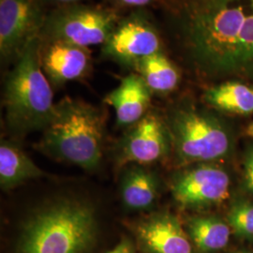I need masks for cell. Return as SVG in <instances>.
<instances>
[{"label":"cell","mask_w":253,"mask_h":253,"mask_svg":"<svg viewBox=\"0 0 253 253\" xmlns=\"http://www.w3.org/2000/svg\"><path fill=\"white\" fill-rule=\"evenodd\" d=\"M184 29L188 52L204 70L253 74V0H201Z\"/></svg>","instance_id":"6da1fadb"},{"label":"cell","mask_w":253,"mask_h":253,"mask_svg":"<svg viewBox=\"0 0 253 253\" xmlns=\"http://www.w3.org/2000/svg\"><path fill=\"white\" fill-rule=\"evenodd\" d=\"M142 77L152 94H167L175 89L180 74L163 51L141 59L132 69Z\"/></svg>","instance_id":"2e32d148"},{"label":"cell","mask_w":253,"mask_h":253,"mask_svg":"<svg viewBox=\"0 0 253 253\" xmlns=\"http://www.w3.org/2000/svg\"><path fill=\"white\" fill-rule=\"evenodd\" d=\"M121 16L118 9L83 3L48 11L40 39L89 48L103 45Z\"/></svg>","instance_id":"5b68a950"},{"label":"cell","mask_w":253,"mask_h":253,"mask_svg":"<svg viewBox=\"0 0 253 253\" xmlns=\"http://www.w3.org/2000/svg\"><path fill=\"white\" fill-rule=\"evenodd\" d=\"M159 194V183L153 172L144 167L126 171L121 184V196L125 207L131 210L151 208Z\"/></svg>","instance_id":"9a60e30c"},{"label":"cell","mask_w":253,"mask_h":253,"mask_svg":"<svg viewBox=\"0 0 253 253\" xmlns=\"http://www.w3.org/2000/svg\"><path fill=\"white\" fill-rule=\"evenodd\" d=\"M175 201L184 208H200L220 203L229 195L226 172L210 166H200L183 172L172 187Z\"/></svg>","instance_id":"8fae6325"},{"label":"cell","mask_w":253,"mask_h":253,"mask_svg":"<svg viewBox=\"0 0 253 253\" xmlns=\"http://www.w3.org/2000/svg\"><path fill=\"white\" fill-rule=\"evenodd\" d=\"M151 96L152 92L142 77L133 73L121 80L104 102L115 110L118 126H132L149 112Z\"/></svg>","instance_id":"4fadbf2b"},{"label":"cell","mask_w":253,"mask_h":253,"mask_svg":"<svg viewBox=\"0 0 253 253\" xmlns=\"http://www.w3.org/2000/svg\"><path fill=\"white\" fill-rule=\"evenodd\" d=\"M107 253H134V249L127 238H123L115 249Z\"/></svg>","instance_id":"44dd1931"},{"label":"cell","mask_w":253,"mask_h":253,"mask_svg":"<svg viewBox=\"0 0 253 253\" xmlns=\"http://www.w3.org/2000/svg\"><path fill=\"white\" fill-rule=\"evenodd\" d=\"M39 58L43 73L54 86L85 77L92 67L89 48L61 41L40 39Z\"/></svg>","instance_id":"30bf717a"},{"label":"cell","mask_w":253,"mask_h":253,"mask_svg":"<svg viewBox=\"0 0 253 253\" xmlns=\"http://www.w3.org/2000/svg\"><path fill=\"white\" fill-rule=\"evenodd\" d=\"M96 211L86 202L55 200L23 225L17 253H87L96 241Z\"/></svg>","instance_id":"7a4b0ae2"},{"label":"cell","mask_w":253,"mask_h":253,"mask_svg":"<svg viewBox=\"0 0 253 253\" xmlns=\"http://www.w3.org/2000/svg\"><path fill=\"white\" fill-rule=\"evenodd\" d=\"M246 178L250 188L253 190V153L251 154L246 163Z\"/></svg>","instance_id":"7402d4cb"},{"label":"cell","mask_w":253,"mask_h":253,"mask_svg":"<svg viewBox=\"0 0 253 253\" xmlns=\"http://www.w3.org/2000/svg\"><path fill=\"white\" fill-rule=\"evenodd\" d=\"M117 8L142 9L152 4L155 0H110Z\"/></svg>","instance_id":"ffe728a7"},{"label":"cell","mask_w":253,"mask_h":253,"mask_svg":"<svg viewBox=\"0 0 253 253\" xmlns=\"http://www.w3.org/2000/svg\"><path fill=\"white\" fill-rule=\"evenodd\" d=\"M228 221L237 235L253 237V206L239 204L231 209Z\"/></svg>","instance_id":"d6986e66"},{"label":"cell","mask_w":253,"mask_h":253,"mask_svg":"<svg viewBox=\"0 0 253 253\" xmlns=\"http://www.w3.org/2000/svg\"><path fill=\"white\" fill-rule=\"evenodd\" d=\"M169 140L166 126L156 113L149 111L127 130L118 155V165H147L164 158Z\"/></svg>","instance_id":"9c48e42d"},{"label":"cell","mask_w":253,"mask_h":253,"mask_svg":"<svg viewBox=\"0 0 253 253\" xmlns=\"http://www.w3.org/2000/svg\"><path fill=\"white\" fill-rule=\"evenodd\" d=\"M172 136L182 163L216 160L226 153V132L213 118L197 109L186 107L174 113Z\"/></svg>","instance_id":"8992f818"},{"label":"cell","mask_w":253,"mask_h":253,"mask_svg":"<svg viewBox=\"0 0 253 253\" xmlns=\"http://www.w3.org/2000/svg\"><path fill=\"white\" fill-rule=\"evenodd\" d=\"M247 133H248L249 135L253 137V124H251V125L249 126V127H248V129H247Z\"/></svg>","instance_id":"cb8c5ba5"},{"label":"cell","mask_w":253,"mask_h":253,"mask_svg":"<svg viewBox=\"0 0 253 253\" xmlns=\"http://www.w3.org/2000/svg\"><path fill=\"white\" fill-rule=\"evenodd\" d=\"M138 241L149 253H192L190 238L179 220L168 213H155L135 226Z\"/></svg>","instance_id":"7c38bea8"},{"label":"cell","mask_w":253,"mask_h":253,"mask_svg":"<svg viewBox=\"0 0 253 253\" xmlns=\"http://www.w3.org/2000/svg\"><path fill=\"white\" fill-rule=\"evenodd\" d=\"M45 0H0V57L14 64L39 39L48 11Z\"/></svg>","instance_id":"52a82bcc"},{"label":"cell","mask_w":253,"mask_h":253,"mask_svg":"<svg viewBox=\"0 0 253 253\" xmlns=\"http://www.w3.org/2000/svg\"><path fill=\"white\" fill-rule=\"evenodd\" d=\"M104 128L105 116L100 109L66 97L55 104L37 148L55 161L94 170L102 158Z\"/></svg>","instance_id":"3957f363"},{"label":"cell","mask_w":253,"mask_h":253,"mask_svg":"<svg viewBox=\"0 0 253 253\" xmlns=\"http://www.w3.org/2000/svg\"><path fill=\"white\" fill-rule=\"evenodd\" d=\"M84 0H45L47 5L51 4L55 6L54 8L57 7H62V6H68V5H73V4H78L82 3Z\"/></svg>","instance_id":"603a6c76"},{"label":"cell","mask_w":253,"mask_h":253,"mask_svg":"<svg viewBox=\"0 0 253 253\" xmlns=\"http://www.w3.org/2000/svg\"><path fill=\"white\" fill-rule=\"evenodd\" d=\"M190 237L200 251L212 253L226 247L230 238V228L215 217H191L188 222Z\"/></svg>","instance_id":"ac0fdd59"},{"label":"cell","mask_w":253,"mask_h":253,"mask_svg":"<svg viewBox=\"0 0 253 253\" xmlns=\"http://www.w3.org/2000/svg\"><path fill=\"white\" fill-rule=\"evenodd\" d=\"M161 51V35L142 9L121 17L101 48L103 57L131 69L141 59Z\"/></svg>","instance_id":"ba28073f"},{"label":"cell","mask_w":253,"mask_h":253,"mask_svg":"<svg viewBox=\"0 0 253 253\" xmlns=\"http://www.w3.org/2000/svg\"><path fill=\"white\" fill-rule=\"evenodd\" d=\"M32 160L18 145L2 140L0 145V185L3 190H12L26 181L43 176Z\"/></svg>","instance_id":"5bb4252c"},{"label":"cell","mask_w":253,"mask_h":253,"mask_svg":"<svg viewBox=\"0 0 253 253\" xmlns=\"http://www.w3.org/2000/svg\"><path fill=\"white\" fill-rule=\"evenodd\" d=\"M205 100L215 108L239 115L253 113V88L239 82H227L210 87Z\"/></svg>","instance_id":"e0dca14e"},{"label":"cell","mask_w":253,"mask_h":253,"mask_svg":"<svg viewBox=\"0 0 253 253\" xmlns=\"http://www.w3.org/2000/svg\"><path fill=\"white\" fill-rule=\"evenodd\" d=\"M39 44L40 38L13 64L5 78L3 105L7 126L13 134L43 130L54 115V95L40 63Z\"/></svg>","instance_id":"277c9868"}]
</instances>
